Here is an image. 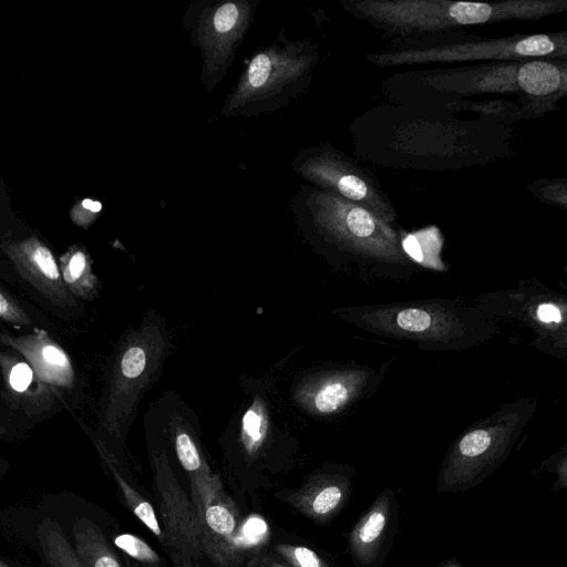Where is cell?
<instances>
[{"mask_svg": "<svg viewBox=\"0 0 567 567\" xmlns=\"http://www.w3.org/2000/svg\"><path fill=\"white\" fill-rule=\"evenodd\" d=\"M340 316L371 333L434 350L471 348L497 330L478 309L442 299L353 307Z\"/></svg>", "mask_w": 567, "mask_h": 567, "instance_id": "6da1fadb", "label": "cell"}, {"mask_svg": "<svg viewBox=\"0 0 567 567\" xmlns=\"http://www.w3.org/2000/svg\"><path fill=\"white\" fill-rule=\"evenodd\" d=\"M290 209L299 229L316 245L363 259L406 261L391 228L363 206L337 194L303 185L291 198Z\"/></svg>", "mask_w": 567, "mask_h": 567, "instance_id": "7a4b0ae2", "label": "cell"}, {"mask_svg": "<svg viewBox=\"0 0 567 567\" xmlns=\"http://www.w3.org/2000/svg\"><path fill=\"white\" fill-rule=\"evenodd\" d=\"M317 52L307 39H278L259 48L227 94L220 114L254 117L274 113L297 100L308 87Z\"/></svg>", "mask_w": 567, "mask_h": 567, "instance_id": "3957f363", "label": "cell"}, {"mask_svg": "<svg viewBox=\"0 0 567 567\" xmlns=\"http://www.w3.org/2000/svg\"><path fill=\"white\" fill-rule=\"evenodd\" d=\"M533 413L534 403L520 400L462 433L442 461L436 492H465L491 476L507 460Z\"/></svg>", "mask_w": 567, "mask_h": 567, "instance_id": "277c9868", "label": "cell"}, {"mask_svg": "<svg viewBox=\"0 0 567 567\" xmlns=\"http://www.w3.org/2000/svg\"><path fill=\"white\" fill-rule=\"evenodd\" d=\"M168 349V336L158 317L147 318L126 333L111 367L100 423L114 441H121L144 392L155 381Z\"/></svg>", "mask_w": 567, "mask_h": 567, "instance_id": "5b68a950", "label": "cell"}, {"mask_svg": "<svg viewBox=\"0 0 567 567\" xmlns=\"http://www.w3.org/2000/svg\"><path fill=\"white\" fill-rule=\"evenodd\" d=\"M559 1L513 0L495 3L445 0L352 1L347 8L396 31H429L508 19H536L559 9Z\"/></svg>", "mask_w": 567, "mask_h": 567, "instance_id": "8992f818", "label": "cell"}, {"mask_svg": "<svg viewBox=\"0 0 567 567\" xmlns=\"http://www.w3.org/2000/svg\"><path fill=\"white\" fill-rule=\"evenodd\" d=\"M259 0H195L183 17L190 43L199 51V80L213 92L233 65Z\"/></svg>", "mask_w": 567, "mask_h": 567, "instance_id": "52a82bcc", "label": "cell"}, {"mask_svg": "<svg viewBox=\"0 0 567 567\" xmlns=\"http://www.w3.org/2000/svg\"><path fill=\"white\" fill-rule=\"evenodd\" d=\"M152 502L162 530L159 540L168 559L206 560L199 519L189 492L181 483L165 447L150 449Z\"/></svg>", "mask_w": 567, "mask_h": 567, "instance_id": "ba28073f", "label": "cell"}, {"mask_svg": "<svg viewBox=\"0 0 567 567\" xmlns=\"http://www.w3.org/2000/svg\"><path fill=\"white\" fill-rule=\"evenodd\" d=\"M355 467L326 463L303 477L295 488H282L274 497L318 525H329L347 506Z\"/></svg>", "mask_w": 567, "mask_h": 567, "instance_id": "9c48e42d", "label": "cell"}, {"mask_svg": "<svg viewBox=\"0 0 567 567\" xmlns=\"http://www.w3.org/2000/svg\"><path fill=\"white\" fill-rule=\"evenodd\" d=\"M399 526V503L392 487L382 489L352 526L347 553L355 567H383Z\"/></svg>", "mask_w": 567, "mask_h": 567, "instance_id": "30bf717a", "label": "cell"}, {"mask_svg": "<svg viewBox=\"0 0 567 567\" xmlns=\"http://www.w3.org/2000/svg\"><path fill=\"white\" fill-rule=\"evenodd\" d=\"M558 37L533 34L522 38L450 45L445 48L426 49L383 54V63L430 62V61H464L476 59L527 58L559 54Z\"/></svg>", "mask_w": 567, "mask_h": 567, "instance_id": "8fae6325", "label": "cell"}, {"mask_svg": "<svg viewBox=\"0 0 567 567\" xmlns=\"http://www.w3.org/2000/svg\"><path fill=\"white\" fill-rule=\"evenodd\" d=\"M372 377L363 369L322 371L302 380L293 398L310 414H334L361 396L371 385Z\"/></svg>", "mask_w": 567, "mask_h": 567, "instance_id": "7c38bea8", "label": "cell"}, {"mask_svg": "<svg viewBox=\"0 0 567 567\" xmlns=\"http://www.w3.org/2000/svg\"><path fill=\"white\" fill-rule=\"evenodd\" d=\"M292 169L321 189L352 203H365L369 210L372 192L354 168L330 147L317 146L300 151L291 162Z\"/></svg>", "mask_w": 567, "mask_h": 567, "instance_id": "4fadbf2b", "label": "cell"}, {"mask_svg": "<svg viewBox=\"0 0 567 567\" xmlns=\"http://www.w3.org/2000/svg\"><path fill=\"white\" fill-rule=\"evenodd\" d=\"M202 544L210 567H243L247 557L240 540L239 514L226 491L199 515Z\"/></svg>", "mask_w": 567, "mask_h": 567, "instance_id": "5bb4252c", "label": "cell"}, {"mask_svg": "<svg viewBox=\"0 0 567 567\" xmlns=\"http://www.w3.org/2000/svg\"><path fill=\"white\" fill-rule=\"evenodd\" d=\"M2 249L21 277L50 302L62 308L76 305L75 298L63 282L52 251L37 236L4 243Z\"/></svg>", "mask_w": 567, "mask_h": 567, "instance_id": "9a60e30c", "label": "cell"}, {"mask_svg": "<svg viewBox=\"0 0 567 567\" xmlns=\"http://www.w3.org/2000/svg\"><path fill=\"white\" fill-rule=\"evenodd\" d=\"M0 343L19 352L37 375L54 391L73 386L75 373L71 359L45 330L37 328L24 336L0 332Z\"/></svg>", "mask_w": 567, "mask_h": 567, "instance_id": "2e32d148", "label": "cell"}, {"mask_svg": "<svg viewBox=\"0 0 567 567\" xmlns=\"http://www.w3.org/2000/svg\"><path fill=\"white\" fill-rule=\"evenodd\" d=\"M169 435L176 458L189 482V494L199 519L204 507L225 488L219 476L210 470L188 425L177 416L171 421Z\"/></svg>", "mask_w": 567, "mask_h": 567, "instance_id": "e0dca14e", "label": "cell"}, {"mask_svg": "<svg viewBox=\"0 0 567 567\" xmlns=\"http://www.w3.org/2000/svg\"><path fill=\"white\" fill-rule=\"evenodd\" d=\"M0 370L9 395L27 413L41 414L52 406L55 391L37 375L24 359L0 351Z\"/></svg>", "mask_w": 567, "mask_h": 567, "instance_id": "ac0fdd59", "label": "cell"}, {"mask_svg": "<svg viewBox=\"0 0 567 567\" xmlns=\"http://www.w3.org/2000/svg\"><path fill=\"white\" fill-rule=\"evenodd\" d=\"M94 445L105 468L115 482L126 508L152 532L159 543L162 530L151 494L134 480L131 472L103 441L95 440Z\"/></svg>", "mask_w": 567, "mask_h": 567, "instance_id": "d6986e66", "label": "cell"}, {"mask_svg": "<svg viewBox=\"0 0 567 567\" xmlns=\"http://www.w3.org/2000/svg\"><path fill=\"white\" fill-rule=\"evenodd\" d=\"M73 548L85 567H125L99 524L79 517L72 526Z\"/></svg>", "mask_w": 567, "mask_h": 567, "instance_id": "ffe728a7", "label": "cell"}, {"mask_svg": "<svg viewBox=\"0 0 567 567\" xmlns=\"http://www.w3.org/2000/svg\"><path fill=\"white\" fill-rule=\"evenodd\" d=\"M59 268L73 297L92 300L97 296L99 278L93 272L89 252L81 245L71 246L60 257Z\"/></svg>", "mask_w": 567, "mask_h": 567, "instance_id": "44dd1931", "label": "cell"}, {"mask_svg": "<svg viewBox=\"0 0 567 567\" xmlns=\"http://www.w3.org/2000/svg\"><path fill=\"white\" fill-rule=\"evenodd\" d=\"M37 538L47 567H85L56 520L44 518L38 525Z\"/></svg>", "mask_w": 567, "mask_h": 567, "instance_id": "7402d4cb", "label": "cell"}, {"mask_svg": "<svg viewBox=\"0 0 567 567\" xmlns=\"http://www.w3.org/2000/svg\"><path fill=\"white\" fill-rule=\"evenodd\" d=\"M517 83L529 95L547 96L560 89L564 78L555 64L536 60L519 68Z\"/></svg>", "mask_w": 567, "mask_h": 567, "instance_id": "603a6c76", "label": "cell"}, {"mask_svg": "<svg viewBox=\"0 0 567 567\" xmlns=\"http://www.w3.org/2000/svg\"><path fill=\"white\" fill-rule=\"evenodd\" d=\"M442 239L436 228L423 229L406 235L401 240V248L408 258L424 267L442 270L440 259Z\"/></svg>", "mask_w": 567, "mask_h": 567, "instance_id": "cb8c5ba5", "label": "cell"}, {"mask_svg": "<svg viewBox=\"0 0 567 567\" xmlns=\"http://www.w3.org/2000/svg\"><path fill=\"white\" fill-rule=\"evenodd\" d=\"M110 542L122 557L128 558L137 567H168L167 560L137 535L118 530L112 533Z\"/></svg>", "mask_w": 567, "mask_h": 567, "instance_id": "d4e9b609", "label": "cell"}, {"mask_svg": "<svg viewBox=\"0 0 567 567\" xmlns=\"http://www.w3.org/2000/svg\"><path fill=\"white\" fill-rule=\"evenodd\" d=\"M270 549L291 567H332L315 549L291 543H275Z\"/></svg>", "mask_w": 567, "mask_h": 567, "instance_id": "484cf974", "label": "cell"}, {"mask_svg": "<svg viewBox=\"0 0 567 567\" xmlns=\"http://www.w3.org/2000/svg\"><path fill=\"white\" fill-rule=\"evenodd\" d=\"M0 319L13 324L32 323L30 316L2 287H0Z\"/></svg>", "mask_w": 567, "mask_h": 567, "instance_id": "4316f807", "label": "cell"}, {"mask_svg": "<svg viewBox=\"0 0 567 567\" xmlns=\"http://www.w3.org/2000/svg\"><path fill=\"white\" fill-rule=\"evenodd\" d=\"M243 567H291L270 548L258 546L251 548Z\"/></svg>", "mask_w": 567, "mask_h": 567, "instance_id": "83f0119b", "label": "cell"}, {"mask_svg": "<svg viewBox=\"0 0 567 567\" xmlns=\"http://www.w3.org/2000/svg\"><path fill=\"white\" fill-rule=\"evenodd\" d=\"M102 205L100 202L92 199H84L81 204L72 210L73 221L82 227H87L101 212Z\"/></svg>", "mask_w": 567, "mask_h": 567, "instance_id": "f1b7e54d", "label": "cell"}, {"mask_svg": "<svg viewBox=\"0 0 567 567\" xmlns=\"http://www.w3.org/2000/svg\"><path fill=\"white\" fill-rule=\"evenodd\" d=\"M171 561V567H210L206 560L190 559V558H174Z\"/></svg>", "mask_w": 567, "mask_h": 567, "instance_id": "f546056e", "label": "cell"}, {"mask_svg": "<svg viewBox=\"0 0 567 567\" xmlns=\"http://www.w3.org/2000/svg\"><path fill=\"white\" fill-rule=\"evenodd\" d=\"M436 567H465L463 563L457 559L456 557H452L449 559H445L441 564H439Z\"/></svg>", "mask_w": 567, "mask_h": 567, "instance_id": "4dcf8cb0", "label": "cell"}, {"mask_svg": "<svg viewBox=\"0 0 567 567\" xmlns=\"http://www.w3.org/2000/svg\"><path fill=\"white\" fill-rule=\"evenodd\" d=\"M121 559L124 564L125 567H137L134 563H132L128 558H125V557H122L121 556Z\"/></svg>", "mask_w": 567, "mask_h": 567, "instance_id": "1f68e13d", "label": "cell"}, {"mask_svg": "<svg viewBox=\"0 0 567 567\" xmlns=\"http://www.w3.org/2000/svg\"><path fill=\"white\" fill-rule=\"evenodd\" d=\"M6 433V429L0 424V436H2Z\"/></svg>", "mask_w": 567, "mask_h": 567, "instance_id": "d6a6232c", "label": "cell"}, {"mask_svg": "<svg viewBox=\"0 0 567 567\" xmlns=\"http://www.w3.org/2000/svg\"><path fill=\"white\" fill-rule=\"evenodd\" d=\"M0 567H9L4 561L0 559Z\"/></svg>", "mask_w": 567, "mask_h": 567, "instance_id": "836d02e7", "label": "cell"}]
</instances>
